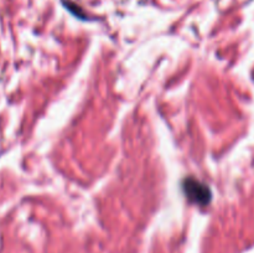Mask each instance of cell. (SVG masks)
<instances>
[{
  "mask_svg": "<svg viewBox=\"0 0 254 253\" xmlns=\"http://www.w3.org/2000/svg\"><path fill=\"white\" fill-rule=\"evenodd\" d=\"M64 6H66L67 9L72 12V14L77 15V17H79V19H86V17H84V15L82 14V10L79 9V6H76V5L72 4V2L68 1V0H67V1H64Z\"/></svg>",
  "mask_w": 254,
  "mask_h": 253,
  "instance_id": "7a4b0ae2",
  "label": "cell"
},
{
  "mask_svg": "<svg viewBox=\"0 0 254 253\" xmlns=\"http://www.w3.org/2000/svg\"><path fill=\"white\" fill-rule=\"evenodd\" d=\"M183 190L186 197L198 206H207L212 200L211 189L206 184L191 176H188L183 180Z\"/></svg>",
  "mask_w": 254,
  "mask_h": 253,
  "instance_id": "6da1fadb",
  "label": "cell"
}]
</instances>
